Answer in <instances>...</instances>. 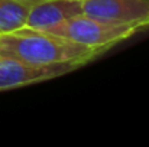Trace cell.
I'll use <instances>...</instances> for the list:
<instances>
[{"label": "cell", "instance_id": "cell-2", "mask_svg": "<svg viewBox=\"0 0 149 147\" xmlns=\"http://www.w3.org/2000/svg\"><path fill=\"white\" fill-rule=\"evenodd\" d=\"M139 29L135 26L116 25L81 13L55 26H51L42 32L70 39L75 43L96 49L103 53L104 50L117 45L119 42L130 38Z\"/></svg>", "mask_w": 149, "mask_h": 147}, {"label": "cell", "instance_id": "cell-5", "mask_svg": "<svg viewBox=\"0 0 149 147\" xmlns=\"http://www.w3.org/2000/svg\"><path fill=\"white\" fill-rule=\"evenodd\" d=\"M81 13V0H42L32 7L25 28L45 30Z\"/></svg>", "mask_w": 149, "mask_h": 147}, {"label": "cell", "instance_id": "cell-7", "mask_svg": "<svg viewBox=\"0 0 149 147\" xmlns=\"http://www.w3.org/2000/svg\"><path fill=\"white\" fill-rule=\"evenodd\" d=\"M26 1H42V0H26Z\"/></svg>", "mask_w": 149, "mask_h": 147}, {"label": "cell", "instance_id": "cell-4", "mask_svg": "<svg viewBox=\"0 0 149 147\" xmlns=\"http://www.w3.org/2000/svg\"><path fill=\"white\" fill-rule=\"evenodd\" d=\"M77 68H78L77 65L38 66V65H29L20 61H15V59L0 58V91L20 88L41 81L58 78Z\"/></svg>", "mask_w": 149, "mask_h": 147}, {"label": "cell", "instance_id": "cell-6", "mask_svg": "<svg viewBox=\"0 0 149 147\" xmlns=\"http://www.w3.org/2000/svg\"><path fill=\"white\" fill-rule=\"evenodd\" d=\"M36 3L26 0H0V33L25 28L28 16Z\"/></svg>", "mask_w": 149, "mask_h": 147}, {"label": "cell", "instance_id": "cell-3", "mask_svg": "<svg viewBox=\"0 0 149 147\" xmlns=\"http://www.w3.org/2000/svg\"><path fill=\"white\" fill-rule=\"evenodd\" d=\"M83 14L116 25L149 28V0H81Z\"/></svg>", "mask_w": 149, "mask_h": 147}, {"label": "cell", "instance_id": "cell-1", "mask_svg": "<svg viewBox=\"0 0 149 147\" xmlns=\"http://www.w3.org/2000/svg\"><path fill=\"white\" fill-rule=\"evenodd\" d=\"M100 53L96 49L70 39L31 28L0 33V58L15 59L29 65H77L80 68Z\"/></svg>", "mask_w": 149, "mask_h": 147}]
</instances>
